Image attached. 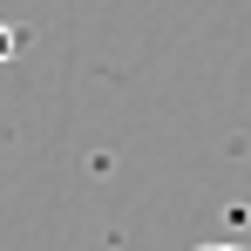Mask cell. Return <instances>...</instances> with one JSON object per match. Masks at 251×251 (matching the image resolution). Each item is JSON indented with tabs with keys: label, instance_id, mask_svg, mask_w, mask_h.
I'll list each match as a JSON object with an SVG mask.
<instances>
[{
	"label": "cell",
	"instance_id": "cell-1",
	"mask_svg": "<svg viewBox=\"0 0 251 251\" xmlns=\"http://www.w3.org/2000/svg\"><path fill=\"white\" fill-rule=\"evenodd\" d=\"M7 54H14V34H7V27H0V61H7Z\"/></svg>",
	"mask_w": 251,
	"mask_h": 251
},
{
	"label": "cell",
	"instance_id": "cell-2",
	"mask_svg": "<svg viewBox=\"0 0 251 251\" xmlns=\"http://www.w3.org/2000/svg\"><path fill=\"white\" fill-rule=\"evenodd\" d=\"M197 251H245V245H197Z\"/></svg>",
	"mask_w": 251,
	"mask_h": 251
}]
</instances>
